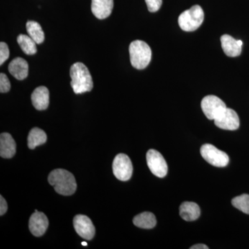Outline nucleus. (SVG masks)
I'll use <instances>...</instances> for the list:
<instances>
[{"label": "nucleus", "mask_w": 249, "mask_h": 249, "mask_svg": "<svg viewBox=\"0 0 249 249\" xmlns=\"http://www.w3.org/2000/svg\"><path fill=\"white\" fill-rule=\"evenodd\" d=\"M48 181L55 192L62 196H71L76 191L74 176L66 170L55 169L51 172Z\"/></svg>", "instance_id": "nucleus-1"}, {"label": "nucleus", "mask_w": 249, "mask_h": 249, "mask_svg": "<svg viewBox=\"0 0 249 249\" xmlns=\"http://www.w3.org/2000/svg\"><path fill=\"white\" fill-rule=\"evenodd\" d=\"M71 86L76 94L88 92L93 89V80L88 67L82 62H76L70 69Z\"/></svg>", "instance_id": "nucleus-2"}, {"label": "nucleus", "mask_w": 249, "mask_h": 249, "mask_svg": "<svg viewBox=\"0 0 249 249\" xmlns=\"http://www.w3.org/2000/svg\"><path fill=\"white\" fill-rule=\"evenodd\" d=\"M129 52L131 64L137 70L146 68L151 61V49L143 41L137 40L131 42Z\"/></svg>", "instance_id": "nucleus-3"}, {"label": "nucleus", "mask_w": 249, "mask_h": 249, "mask_svg": "<svg viewBox=\"0 0 249 249\" xmlns=\"http://www.w3.org/2000/svg\"><path fill=\"white\" fill-rule=\"evenodd\" d=\"M204 19V13L199 5L183 11L178 17V25L183 31L191 32L199 29Z\"/></svg>", "instance_id": "nucleus-4"}, {"label": "nucleus", "mask_w": 249, "mask_h": 249, "mask_svg": "<svg viewBox=\"0 0 249 249\" xmlns=\"http://www.w3.org/2000/svg\"><path fill=\"white\" fill-rule=\"evenodd\" d=\"M201 155L210 164L223 168L229 163V157L225 152L221 151L211 144H204L201 147Z\"/></svg>", "instance_id": "nucleus-5"}, {"label": "nucleus", "mask_w": 249, "mask_h": 249, "mask_svg": "<svg viewBox=\"0 0 249 249\" xmlns=\"http://www.w3.org/2000/svg\"><path fill=\"white\" fill-rule=\"evenodd\" d=\"M201 109L209 120H214L227 109L222 100L213 95L205 96L201 101Z\"/></svg>", "instance_id": "nucleus-6"}, {"label": "nucleus", "mask_w": 249, "mask_h": 249, "mask_svg": "<svg viewBox=\"0 0 249 249\" xmlns=\"http://www.w3.org/2000/svg\"><path fill=\"white\" fill-rule=\"evenodd\" d=\"M112 168L114 176L120 181H128L132 178L133 166L128 156L124 154L116 156L113 161Z\"/></svg>", "instance_id": "nucleus-7"}, {"label": "nucleus", "mask_w": 249, "mask_h": 249, "mask_svg": "<svg viewBox=\"0 0 249 249\" xmlns=\"http://www.w3.org/2000/svg\"><path fill=\"white\" fill-rule=\"evenodd\" d=\"M147 166L153 175L160 178L166 176L168 173V165L161 154L157 150H148L146 155Z\"/></svg>", "instance_id": "nucleus-8"}, {"label": "nucleus", "mask_w": 249, "mask_h": 249, "mask_svg": "<svg viewBox=\"0 0 249 249\" xmlns=\"http://www.w3.org/2000/svg\"><path fill=\"white\" fill-rule=\"evenodd\" d=\"M214 121L217 127L226 130H236L240 127L238 115L230 108H227Z\"/></svg>", "instance_id": "nucleus-9"}, {"label": "nucleus", "mask_w": 249, "mask_h": 249, "mask_svg": "<svg viewBox=\"0 0 249 249\" xmlns=\"http://www.w3.org/2000/svg\"><path fill=\"white\" fill-rule=\"evenodd\" d=\"M73 227L77 233L87 240H90L94 237V226L88 216L78 214L73 218Z\"/></svg>", "instance_id": "nucleus-10"}, {"label": "nucleus", "mask_w": 249, "mask_h": 249, "mask_svg": "<svg viewBox=\"0 0 249 249\" xmlns=\"http://www.w3.org/2000/svg\"><path fill=\"white\" fill-rule=\"evenodd\" d=\"M29 230L36 237H41L45 233L49 227L48 218L43 213H34L29 219Z\"/></svg>", "instance_id": "nucleus-11"}, {"label": "nucleus", "mask_w": 249, "mask_h": 249, "mask_svg": "<svg viewBox=\"0 0 249 249\" xmlns=\"http://www.w3.org/2000/svg\"><path fill=\"white\" fill-rule=\"evenodd\" d=\"M221 44L224 53L229 57L239 56L242 53V47L243 42L242 40H237L232 36L223 35L221 37Z\"/></svg>", "instance_id": "nucleus-12"}, {"label": "nucleus", "mask_w": 249, "mask_h": 249, "mask_svg": "<svg viewBox=\"0 0 249 249\" xmlns=\"http://www.w3.org/2000/svg\"><path fill=\"white\" fill-rule=\"evenodd\" d=\"M114 0H91V11L98 19H106L110 16Z\"/></svg>", "instance_id": "nucleus-13"}, {"label": "nucleus", "mask_w": 249, "mask_h": 249, "mask_svg": "<svg viewBox=\"0 0 249 249\" xmlns=\"http://www.w3.org/2000/svg\"><path fill=\"white\" fill-rule=\"evenodd\" d=\"M33 106L37 110H45L49 107V91L45 86L36 88L31 94Z\"/></svg>", "instance_id": "nucleus-14"}, {"label": "nucleus", "mask_w": 249, "mask_h": 249, "mask_svg": "<svg viewBox=\"0 0 249 249\" xmlns=\"http://www.w3.org/2000/svg\"><path fill=\"white\" fill-rule=\"evenodd\" d=\"M8 69L10 73L17 80L25 79L29 74L28 62L20 57H18L10 62Z\"/></svg>", "instance_id": "nucleus-15"}, {"label": "nucleus", "mask_w": 249, "mask_h": 249, "mask_svg": "<svg viewBox=\"0 0 249 249\" xmlns=\"http://www.w3.org/2000/svg\"><path fill=\"white\" fill-rule=\"evenodd\" d=\"M16 152V143L12 136L9 133L1 134L0 135V156L2 158L11 159Z\"/></svg>", "instance_id": "nucleus-16"}, {"label": "nucleus", "mask_w": 249, "mask_h": 249, "mask_svg": "<svg viewBox=\"0 0 249 249\" xmlns=\"http://www.w3.org/2000/svg\"><path fill=\"white\" fill-rule=\"evenodd\" d=\"M179 214L184 220L192 222L200 216V209L196 203L186 201L180 206Z\"/></svg>", "instance_id": "nucleus-17"}, {"label": "nucleus", "mask_w": 249, "mask_h": 249, "mask_svg": "<svg viewBox=\"0 0 249 249\" xmlns=\"http://www.w3.org/2000/svg\"><path fill=\"white\" fill-rule=\"evenodd\" d=\"M133 223L136 227L141 229H153L157 224L155 214L150 212H144L134 217Z\"/></svg>", "instance_id": "nucleus-18"}, {"label": "nucleus", "mask_w": 249, "mask_h": 249, "mask_svg": "<svg viewBox=\"0 0 249 249\" xmlns=\"http://www.w3.org/2000/svg\"><path fill=\"white\" fill-rule=\"evenodd\" d=\"M47 136L42 129L34 127L29 132L28 136V146L31 150H34L38 145L45 143Z\"/></svg>", "instance_id": "nucleus-19"}, {"label": "nucleus", "mask_w": 249, "mask_h": 249, "mask_svg": "<svg viewBox=\"0 0 249 249\" xmlns=\"http://www.w3.org/2000/svg\"><path fill=\"white\" fill-rule=\"evenodd\" d=\"M26 27L29 36L37 45H40L44 42L45 34L39 23L35 21H28Z\"/></svg>", "instance_id": "nucleus-20"}, {"label": "nucleus", "mask_w": 249, "mask_h": 249, "mask_svg": "<svg viewBox=\"0 0 249 249\" xmlns=\"http://www.w3.org/2000/svg\"><path fill=\"white\" fill-rule=\"evenodd\" d=\"M18 42L22 52L27 55H34L37 53V43L30 36L20 34L18 36Z\"/></svg>", "instance_id": "nucleus-21"}, {"label": "nucleus", "mask_w": 249, "mask_h": 249, "mask_svg": "<svg viewBox=\"0 0 249 249\" xmlns=\"http://www.w3.org/2000/svg\"><path fill=\"white\" fill-rule=\"evenodd\" d=\"M232 204L244 213L249 214V196L243 194L232 199Z\"/></svg>", "instance_id": "nucleus-22"}, {"label": "nucleus", "mask_w": 249, "mask_h": 249, "mask_svg": "<svg viewBox=\"0 0 249 249\" xmlns=\"http://www.w3.org/2000/svg\"><path fill=\"white\" fill-rule=\"evenodd\" d=\"M9 47L4 42H0V65H2L9 58Z\"/></svg>", "instance_id": "nucleus-23"}, {"label": "nucleus", "mask_w": 249, "mask_h": 249, "mask_svg": "<svg viewBox=\"0 0 249 249\" xmlns=\"http://www.w3.org/2000/svg\"><path fill=\"white\" fill-rule=\"evenodd\" d=\"M11 89V83L4 73H0V92L6 93Z\"/></svg>", "instance_id": "nucleus-24"}, {"label": "nucleus", "mask_w": 249, "mask_h": 249, "mask_svg": "<svg viewBox=\"0 0 249 249\" xmlns=\"http://www.w3.org/2000/svg\"><path fill=\"white\" fill-rule=\"evenodd\" d=\"M147 9L152 13L157 12L160 9L162 5V0H145Z\"/></svg>", "instance_id": "nucleus-25"}, {"label": "nucleus", "mask_w": 249, "mask_h": 249, "mask_svg": "<svg viewBox=\"0 0 249 249\" xmlns=\"http://www.w3.org/2000/svg\"><path fill=\"white\" fill-rule=\"evenodd\" d=\"M8 210V205L2 196H0V215H4Z\"/></svg>", "instance_id": "nucleus-26"}, {"label": "nucleus", "mask_w": 249, "mask_h": 249, "mask_svg": "<svg viewBox=\"0 0 249 249\" xmlns=\"http://www.w3.org/2000/svg\"><path fill=\"white\" fill-rule=\"evenodd\" d=\"M191 249H209V247L207 246L203 245V244H198V245H196L191 247Z\"/></svg>", "instance_id": "nucleus-27"}, {"label": "nucleus", "mask_w": 249, "mask_h": 249, "mask_svg": "<svg viewBox=\"0 0 249 249\" xmlns=\"http://www.w3.org/2000/svg\"><path fill=\"white\" fill-rule=\"evenodd\" d=\"M82 245H83V246H88V243H87V242H82Z\"/></svg>", "instance_id": "nucleus-28"}]
</instances>
